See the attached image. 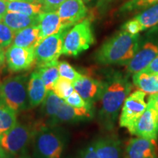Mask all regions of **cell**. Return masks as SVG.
Masks as SVG:
<instances>
[{
	"mask_svg": "<svg viewBox=\"0 0 158 158\" xmlns=\"http://www.w3.org/2000/svg\"><path fill=\"white\" fill-rule=\"evenodd\" d=\"M104 89L100 98L98 112L100 125L106 131H111L115 127L124 100L133 89L129 78L118 71H113L103 79Z\"/></svg>",
	"mask_w": 158,
	"mask_h": 158,
	"instance_id": "6da1fadb",
	"label": "cell"
},
{
	"mask_svg": "<svg viewBox=\"0 0 158 158\" xmlns=\"http://www.w3.org/2000/svg\"><path fill=\"white\" fill-rule=\"evenodd\" d=\"M139 35L122 30L110 37L94 54V60L102 65L125 64L139 49Z\"/></svg>",
	"mask_w": 158,
	"mask_h": 158,
	"instance_id": "7a4b0ae2",
	"label": "cell"
},
{
	"mask_svg": "<svg viewBox=\"0 0 158 158\" xmlns=\"http://www.w3.org/2000/svg\"><path fill=\"white\" fill-rule=\"evenodd\" d=\"M32 142L35 158H62L69 141V135L59 126L37 123Z\"/></svg>",
	"mask_w": 158,
	"mask_h": 158,
	"instance_id": "3957f363",
	"label": "cell"
},
{
	"mask_svg": "<svg viewBox=\"0 0 158 158\" xmlns=\"http://www.w3.org/2000/svg\"><path fill=\"white\" fill-rule=\"evenodd\" d=\"M29 77H9L0 84V98L16 114L30 108L28 97Z\"/></svg>",
	"mask_w": 158,
	"mask_h": 158,
	"instance_id": "277c9868",
	"label": "cell"
},
{
	"mask_svg": "<svg viewBox=\"0 0 158 158\" xmlns=\"http://www.w3.org/2000/svg\"><path fill=\"white\" fill-rule=\"evenodd\" d=\"M37 125L19 122L7 133L0 136V144L13 157L24 156L31 145Z\"/></svg>",
	"mask_w": 158,
	"mask_h": 158,
	"instance_id": "5b68a950",
	"label": "cell"
},
{
	"mask_svg": "<svg viewBox=\"0 0 158 158\" xmlns=\"http://www.w3.org/2000/svg\"><path fill=\"white\" fill-rule=\"evenodd\" d=\"M94 43L92 23L89 19L82 20L65 33L63 40L62 54L77 56L87 50Z\"/></svg>",
	"mask_w": 158,
	"mask_h": 158,
	"instance_id": "8992f818",
	"label": "cell"
},
{
	"mask_svg": "<svg viewBox=\"0 0 158 158\" xmlns=\"http://www.w3.org/2000/svg\"><path fill=\"white\" fill-rule=\"evenodd\" d=\"M146 94L141 90H136L130 94L124 100L119 116V126L127 128L133 135L136 124L147 108Z\"/></svg>",
	"mask_w": 158,
	"mask_h": 158,
	"instance_id": "52a82bcc",
	"label": "cell"
},
{
	"mask_svg": "<svg viewBox=\"0 0 158 158\" xmlns=\"http://www.w3.org/2000/svg\"><path fill=\"white\" fill-rule=\"evenodd\" d=\"M68 29H64L56 34L43 39L35 48V59L37 64L58 61L62 54L63 40Z\"/></svg>",
	"mask_w": 158,
	"mask_h": 158,
	"instance_id": "ba28073f",
	"label": "cell"
},
{
	"mask_svg": "<svg viewBox=\"0 0 158 158\" xmlns=\"http://www.w3.org/2000/svg\"><path fill=\"white\" fill-rule=\"evenodd\" d=\"M133 135L147 139H157L158 107L151 98H149L147 108L138 120Z\"/></svg>",
	"mask_w": 158,
	"mask_h": 158,
	"instance_id": "9c48e42d",
	"label": "cell"
},
{
	"mask_svg": "<svg viewBox=\"0 0 158 158\" xmlns=\"http://www.w3.org/2000/svg\"><path fill=\"white\" fill-rule=\"evenodd\" d=\"M5 60L10 71L20 72L27 70L36 62L35 49L11 45L5 52Z\"/></svg>",
	"mask_w": 158,
	"mask_h": 158,
	"instance_id": "30bf717a",
	"label": "cell"
},
{
	"mask_svg": "<svg viewBox=\"0 0 158 158\" xmlns=\"http://www.w3.org/2000/svg\"><path fill=\"white\" fill-rule=\"evenodd\" d=\"M73 84L74 89L89 105L94 107V103L100 101L104 89L103 80L82 75Z\"/></svg>",
	"mask_w": 158,
	"mask_h": 158,
	"instance_id": "8fae6325",
	"label": "cell"
},
{
	"mask_svg": "<svg viewBox=\"0 0 158 158\" xmlns=\"http://www.w3.org/2000/svg\"><path fill=\"white\" fill-rule=\"evenodd\" d=\"M56 12L64 29H69L84 20L87 14V8L83 0H66L59 6Z\"/></svg>",
	"mask_w": 158,
	"mask_h": 158,
	"instance_id": "7c38bea8",
	"label": "cell"
},
{
	"mask_svg": "<svg viewBox=\"0 0 158 158\" xmlns=\"http://www.w3.org/2000/svg\"><path fill=\"white\" fill-rule=\"evenodd\" d=\"M156 141L141 137L130 138L124 149V158H158Z\"/></svg>",
	"mask_w": 158,
	"mask_h": 158,
	"instance_id": "4fadbf2b",
	"label": "cell"
},
{
	"mask_svg": "<svg viewBox=\"0 0 158 158\" xmlns=\"http://www.w3.org/2000/svg\"><path fill=\"white\" fill-rule=\"evenodd\" d=\"M94 116V110L88 108H75L63 102L56 115L49 126H59L61 124L76 123L89 121Z\"/></svg>",
	"mask_w": 158,
	"mask_h": 158,
	"instance_id": "5bb4252c",
	"label": "cell"
},
{
	"mask_svg": "<svg viewBox=\"0 0 158 158\" xmlns=\"http://www.w3.org/2000/svg\"><path fill=\"white\" fill-rule=\"evenodd\" d=\"M158 54V43L147 42L135 53L127 64L125 69L127 73L134 74L147 68Z\"/></svg>",
	"mask_w": 158,
	"mask_h": 158,
	"instance_id": "9a60e30c",
	"label": "cell"
},
{
	"mask_svg": "<svg viewBox=\"0 0 158 158\" xmlns=\"http://www.w3.org/2000/svg\"><path fill=\"white\" fill-rule=\"evenodd\" d=\"M92 143L98 158H124L122 141L116 135L100 136Z\"/></svg>",
	"mask_w": 158,
	"mask_h": 158,
	"instance_id": "2e32d148",
	"label": "cell"
},
{
	"mask_svg": "<svg viewBox=\"0 0 158 158\" xmlns=\"http://www.w3.org/2000/svg\"><path fill=\"white\" fill-rule=\"evenodd\" d=\"M46 88L37 70L31 73L29 77L28 97L30 108H35L42 104L47 94Z\"/></svg>",
	"mask_w": 158,
	"mask_h": 158,
	"instance_id": "e0dca14e",
	"label": "cell"
},
{
	"mask_svg": "<svg viewBox=\"0 0 158 158\" xmlns=\"http://www.w3.org/2000/svg\"><path fill=\"white\" fill-rule=\"evenodd\" d=\"M39 18L41 40L50 35L56 34L65 29L63 27L62 21L56 11L48 13L43 12L39 14Z\"/></svg>",
	"mask_w": 158,
	"mask_h": 158,
	"instance_id": "ac0fdd59",
	"label": "cell"
},
{
	"mask_svg": "<svg viewBox=\"0 0 158 158\" xmlns=\"http://www.w3.org/2000/svg\"><path fill=\"white\" fill-rule=\"evenodd\" d=\"M2 21L7 25L15 32L27 27L37 26L40 23L39 15H28L21 13L7 12Z\"/></svg>",
	"mask_w": 158,
	"mask_h": 158,
	"instance_id": "d6986e66",
	"label": "cell"
},
{
	"mask_svg": "<svg viewBox=\"0 0 158 158\" xmlns=\"http://www.w3.org/2000/svg\"><path fill=\"white\" fill-rule=\"evenodd\" d=\"M40 41V29L39 25L32 26L16 31L13 45L35 49Z\"/></svg>",
	"mask_w": 158,
	"mask_h": 158,
	"instance_id": "ffe728a7",
	"label": "cell"
},
{
	"mask_svg": "<svg viewBox=\"0 0 158 158\" xmlns=\"http://www.w3.org/2000/svg\"><path fill=\"white\" fill-rule=\"evenodd\" d=\"M63 102L64 100L59 98L53 91H48L42 102L41 108V114L44 118V122L40 123L43 125H50Z\"/></svg>",
	"mask_w": 158,
	"mask_h": 158,
	"instance_id": "44dd1931",
	"label": "cell"
},
{
	"mask_svg": "<svg viewBox=\"0 0 158 158\" xmlns=\"http://www.w3.org/2000/svg\"><path fill=\"white\" fill-rule=\"evenodd\" d=\"M133 83L145 94L158 93V74H149L141 70L133 74Z\"/></svg>",
	"mask_w": 158,
	"mask_h": 158,
	"instance_id": "7402d4cb",
	"label": "cell"
},
{
	"mask_svg": "<svg viewBox=\"0 0 158 158\" xmlns=\"http://www.w3.org/2000/svg\"><path fill=\"white\" fill-rule=\"evenodd\" d=\"M58 64V61L37 64L36 70L42 78L47 91H52L59 78Z\"/></svg>",
	"mask_w": 158,
	"mask_h": 158,
	"instance_id": "603a6c76",
	"label": "cell"
},
{
	"mask_svg": "<svg viewBox=\"0 0 158 158\" xmlns=\"http://www.w3.org/2000/svg\"><path fill=\"white\" fill-rule=\"evenodd\" d=\"M7 12L21 13L28 15H39L43 13V7L36 1H7Z\"/></svg>",
	"mask_w": 158,
	"mask_h": 158,
	"instance_id": "cb8c5ba5",
	"label": "cell"
},
{
	"mask_svg": "<svg viewBox=\"0 0 158 158\" xmlns=\"http://www.w3.org/2000/svg\"><path fill=\"white\" fill-rule=\"evenodd\" d=\"M17 123V114L0 98V136Z\"/></svg>",
	"mask_w": 158,
	"mask_h": 158,
	"instance_id": "d4e9b609",
	"label": "cell"
},
{
	"mask_svg": "<svg viewBox=\"0 0 158 158\" xmlns=\"http://www.w3.org/2000/svg\"><path fill=\"white\" fill-rule=\"evenodd\" d=\"M141 28V31L158 24V3L145 9L134 17Z\"/></svg>",
	"mask_w": 158,
	"mask_h": 158,
	"instance_id": "484cf974",
	"label": "cell"
},
{
	"mask_svg": "<svg viewBox=\"0 0 158 158\" xmlns=\"http://www.w3.org/2000/svg\"><path fill=\"white\" fill-rule=\"evenodd\" d=\"M158 3V0H128L121 6L118 12L120 13H129L147 9Z\"/></svg>",
	"mask_w": 158,
	"mask_h": 158,
	"instance_id": "4316f807",
	"label": "cell"
},
{
	"mask_svg": "<svg viewBox=\"0 0 158 158\" xmlns=\"http://www.w3.org/2000/svg\"><path fill=\"white\" fill-rule=\"evenodd\" d=\"M52 91L59 98L64 100L74 92L75 89L73 84L70 81L59 77Z\"/></svg>",
	"mask_w": 158,
	"mask_h": 158,
	"instance_id": "83f0119b",
	"label": "cell"
},
{
	"mask_svg": "<svg viewBox=\"0 0 158 158\" xmlns=\"http://www.w3.org/2000/svg\"><path fill=\"white\" fill-rule=\"evenodd\" d=\"M58 70L59 77L68 79L72 83L76 81L82 76V74L79 73L72 65L65 61L59 62Z\"/></svg>",
	"mask_w": 158,
	"mask_h": 158,
	"instance_id": "f1b7e54d",
	"label": "cell"
},
{
	"mask_svg": "<svg viewBox=\"0 0 158 158\" xmlns=\"http://www.w3.org/2000/svg\"><path fill=\"white\" fill-rule=\"evenodd\" d=\"M15 32L2 21H0V47L10 46L14 40Z\"/></svg>",
	"mask_w": 158,
	"mask_h": 158,
	"instance_id": "f546056e",
	"label": "cell"
},
{
	"mask_svg": "<svg viewBox=\"0 0 158 158\" xmlns=\"http://www.w3.org/2000/svg\"><path fill=\"white\" fill-rule=\"evenodd\" d=\"M64 102L75 108H88L93 109V106L89 105L76 90L68 98L65 99Z\"/></svg>",
	"mask_w": 158,
	"mask_h": 158,
	"instance_id": "4dcf8cb0",
	"label": "cell"
},
{
	"mask_svg": "<svg viewBox=\"0 0 158 158\" xmlns=\"http://www.w3.org/2000/svg\"><path fill=\"white\" fill-rule=\"evenodd\" d=\"M71 158H98L92 142L78 150Z\"/></svg>",
	"mask_w": 158,
	"mask_h": 158,
	"instance_id": "1f68e13d",
	"label": "cell"
},
{
	"mask_svg": "<svg viewBox=\"0 0 158 158\" xmlns=\"http://www.w3.org/2000/svg\"><path fill=\"white\" fill-rule=\"evenodd\" d=\"M66 0H37L38 3L42 5L43 12H55L59 7Z\"/></svg>",
	"mask_w": 158,
	"mask_h": 158,
	"instance_id": "d6a6232c",
	"label": "cell"
},
{
	"mask_svg": "<svg viewBox=\"0 0 158 158\" xmlns=\"http://www.w3.org/2000/svg\"><path fill=\"white\" fill-rule=\"evenodd\" d=\"M122 29L132 35H137L141 31V27L134 18L124 23L122 27Z\"/></svg>",
	"mask_w": 158,
	"mask_h": 158,
	"instance_id": "836d02e7",
	"label": "cell"
},
{
	"mask_svg": "<svg viewBox=\"0 0 158 158\" xmlns=\"http://www.w3.org/2000/svg\"><path fill=\"white\" fill-rule=\"evenodd\" d=\"M142 71L149 74H158V54Z\"/></svg>",
	"mask_w": 158,
	"mask_h": 158,
	"instance_id": "e575fe53",
	"label": "cell"
},
{
	"mask_svg": "<svg viewBox=\"0 0 158 158\" xmlns=\"http://www.w3.org/2000/svg\"><path fill=\"white\" fill-rule=\"evenodd\" d=\"M7 13V1L0 0V21H2L3 17Z\"/></svg>",
	"mask_w": 158,
	"mask_h": 158,
	"instance_id": "d590c367",
	"label": "cell"
},
{
	"mask_svg": "<svg viewBox=\"0 0 158 158\" xmlns=\"http://www.w3.org/2000/svg\"><path fill=\"white\" fill-rule=\"evenodd\" d=\"M0 158H14L12 157L11 155H10L4 149V148L2 147V145L0 144Z\"/></svg>",
	"mask_w": 158,
	"mask_h": 158,
	"instance_id": "8d00e7d4",
	"label": "cell"
},
{
	"mask_svg": "<svg viewBox=\"0 0 158 158\" xmlns=\"http://www.w3.org/2000/svg\"><path fill=\"white\" fill-rule=\"evenodd\" d=\"M5 62V52L3 48L0 47V68L4 64Z\"/></svg>",
	"mask_w": 158,
	"mask_h": 158,
	"instance_id": "74e56055",
	"label": "cell"
},
{
	"mask_svg": "<svg viewBox=\"0 0 158 158\" xmlns=\"http://www.w3.org/2000/svg\"><path fill=\"white\" fill-rule=\"evenodd\" d=\"M149 98H151L152 100L155 102V104L157 105V106L158 107V93L151 94V96L149 97Z\"/></svg>",
	"mask_w": 158,
	"mask_h": 158,
	"instance_id": "f35d334b",
	"label": "cell"
},
{
	"mask_svg": "<svg viewBox=\"0 0 158 158\" xmlns=\"http://www.w3.org/2000/svg\"><path fill=\"white\" fill-rule=\"evenodd\" d=\"M15 158H30V157H27V156L24 155V156H21V157H15Z\"/></svg>",
	"mask_w": 158,
	"mask_h": 158,
	"instance_id": "ab89813d",
	"label": "cell"
},
{
	"mask_svg": "<svg viewBox=\"0 0 158 158\" xmlns=\"http://www.w3.org/2000/svg\"><path fill=\"white\" fill-rule=\"evenodd\" d=\"M83 1H84V2L87 3V2H91V1H93V0H83Z\"/></svg>",
	"mask_w": 158,
	"mask_h": 158,
	"instance_id": "60d3db41",
	"label": "cell"
}]
</instances>
